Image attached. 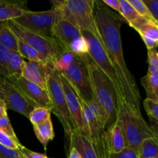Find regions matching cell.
Here are the masks:
<instances>
[{
	"instance_id": "obj_44",
	"label": "cell",
	"mask_w": 158,
	"mask_h": 158,
	"mask_svg": "<svg viewBox=\"0 0 158 158\" xmlns=\"http://www.w3.org/2000/svg\"><path fill=\"white\" fill-rule=\"evenodd\" d=\"M154 158H158V157H154Z\"/></svg>"
},
{
	"instance_id": "obj_34",
	"label": "cell",
	"mask_w": 158,
	"mask_h": 158,
	"mask_svg": "<svg viewBox=\"0 0 158 158\" xmlns=\"http://www.w3.org/2000/svg\"><path fill=\"white\" fill-rule=\"evenodd\" d=\"M148 72H158V53L157 48L148 50Z\"/></svg>"
},
{
	"instance_id": "obj_43",
	"label": "cell",
	"mask_w": 158,
	"mask_h": 158,
	"mask_svg": "<svg viewBox=\"0 0 158 158\" xmlns=\"http://www.w3.org/2000/svg\"><path fill=\"white\" fill-rule=\"evenodd\" d=\"M22 158H25V157H23V155H22Z\"/></svg>"
},
{
	"instance_id": "obj_20",
	"label": "cell",
	"mask_w": 158,
	"mask_h": 158,
	"mask_svg": "<svg viewBox=\"0 0 158 158\" xmlns=\"http://www.w3.org/2000/svg\"><path fill=\"white\" fill-rule=\"evenodd\" d=\"M0 45L10 51L18 52L17 37L9 26L7 21L0 22Z\"/></svg>"
},
{
	"instance_id": "obj_22",
	"label": "cell",
	"mask_w": 158,
	"mask_h": 158,
	"mask_svg": "<svg viewBox=\"0 0 158 158\" xmlns=\"http://www.w3.org/2000/svg\"><path fill=\"white\" fill-rule=\"evenodd\" d=\"M138 158H154L158 157L157 137L145 138L140 143L137 152Z\"/></svg>"
},
{
	"instance_id": "obj_18",
	"label": "cell",
	"mask_w": 158,
	"mask_h": 158,
	"mask_svg": "<svg viewBox=\"0 0 158 158\" xmlns=\"http://www.w3.org/2000/svg\"><path fill=\"white\" fill-rule=\"evenodd\" d=\"M25 11L22 2L0 0V22L15 19L21 16Z\"/></svg>"
},
{
	"instance_id": "obj_6",
	"label": "cell",
	"mask_w": 158,
	"mask_h": 158,
	"mask_svg": "<svg viewBox=\"0 0 158 158\" xmlns=\"http://www.w3.org/2000/svg\"><path fill=\"white\" fill-rule=\"evenodd\" d=\"M8 25L15 35L35 49L44 58L46 63L53 65L56 59L66 50L54 39L46 38L31 32L15 23L13 20L7 21Z\"/></svg>"
},
{
	"instance_id": "obj_42",
	"label": "cell",
	"mask_w": 158,
	"mask_h": 158,
	"mask_svg": "<svg viewBox=\"0 0 158 158\" xmlns=\"http://www.w3.org/2000/svg\"><path fill=\"white\" fill-rule=\"evenodd\" d=\"M3 77H0V84H1V81L2 80ZM0 100H2L3 101V97H2V92H1V88H0Z\"/></svg>"
},
{
	"instance_id": "obj_30",
	"label": "cell",
	"mask_w": 158,
	"mask_h": 158,
	"mask_svg": "<svg viewBox=\"0 0 158 158\" xmlns=\"http://www.w3.org/2000/svg\"><path fill=\"white\" fill-rule=\"evenodd\" d=\"M128 2H129L130 4L133 6V8L135 9L137 13L138 14L140 17L148 19L154 20V22H156L155 20L153 19V17L151 16V14H150L149 11L147 9L146 6H145L144 3H143V0H128ZM156 23H157V22H156Z\"/></svg>"
},
{
	"instance_id": "obj_7",
	"label": "cell",
	"mask_w": 158,
	"mask_h": 158,
	"mask_svg": "<svg viewBox=\"0 0 158 158\" xmlns=\"http://www.w3.org/2000/svg\"><path fill=\"white\" fill-rule=\"evenodd\" d=\"M60 19L55 9L43 12H32L26 10L19 18L13 19L16 24L31 32L53 39L52 29L56 23Z\"/></svg>"
},
{
	"instance_id": "obj_41",
	"label": "cell",
	"mask_w": 158,
	"mask_h": 158,
	"mask_svg": "<svg viewBox=\"0 0 158 158\" xmlns=\"http://www.w3.org/2000/svg\"><path fill=\"white\" fill-rule=\"evenodd\" d=\"M6 115H8L7 108H6V106L4 102L0 100V117H4Z\"/></svg>"
},
{
	"instance_id": "obj_16",
	"label": "cell",
	"mask_w": 158,
	"mask_h": 158,
	"mask_svg": "<svg viewBox=\"0 0 158 158\" xmlns=\"http://www.w3.org/2000/svg\"><path fill=\"white\" fill-rule=\"evenodd\" d=\"M80 36H82V33L80 28L63 19H59L52 29L54 40L68 50L70 43Z\"/></svg>"
},
{
	"instance_id": "obj_23",
	"label": "cell",
	"mask_w": 158,
	"mask_h": 158,
	"mask_svg": "<svg viewBox=\"0 0 158 158\" xmlns=\"http://www.w3.org/2000/svg\"><path fill=\"white\" fill-rule=\"evenodd\" d=\"M25 60L17 52L10 51L8 56L7 69L9 78L21 77Z\"/></svg>"
},
{
	"instance_id": "obj_19",
	"label": "cell",
	"mask_w": 158,
	"mask_h": 158,
	"mask_svg": "<svg viewBox=\"0 0 158 158\" xmlns=\"http://www.w3.org/2000/svg\"><path fill=\"white\" fill-rule=\"evenodd\" d=\"M33 130L37 139L43 146L45 151H46L49 142L53 140L55 137V133L51 118L47 119L43 123L34 125Z\"/></svg>"
},
{
	"instance_id": "obj_37",
	"label": "cell",
	"mask_w": 158,
	"mask_h": 158,
	"mask_svg": "<svg viewBox=\"0 0 158 158\" xmlns=\"http://www.w3.org/2000/svg\"><path fill=\"white\" fill-rule=\"evenodd\" d=\"M106 158H138L137 154L130 148H126L121 152L117 154H110L108 151L107 157Z\"/></svg>"
},
{
	"instance_id": "obj_13",
	"label": "cell",
	"mask_w": 158,
	"mask_h": 158,
	"mask_svg": "<svg viewBox=\"0 0 158 158\" xmlns=\"http://www.w3.org/2000/svg\"><path fill=\"white\" fill-rule=\"evenodd\" d=\"M7 80L21 89L31 100H33L39 106L49 108L52 111V105L46 89H43L38 85L26 80L22 76L12 77Z\"/></svg>"
},
{
	"instance_id": "obj_31",
	"label": "cell",
	"mask_w": 158,
	"mask_h": 158,
	"mask_svg": "<svg viewBox=\"0 0 158 158\" xmlns=\"http://www.w3.org/2000/svg\"><path fill=\"white\" fill-rule=\"evenodd\" d=\"M10 50L0 45V77L9 78V73L7 69V60Z\"/></svg>"
},
{
	"instance_id": "obj_4",
	"label": "cell",
	"mask_w": 158,
	"mask_h": 158,
	"mask_svg": "<svg viewBox=\"0 0 158 158\" xmlns=\"http://www.w3.org/2000/svg\"><path fill=\"white\" fill-rule=\"evenodd\" d=\"M60 19L80 29L97 33L94 19V0H63L51 2Z\"/></svg>"
},
{
	"instance_id": "obj_9",
	"label": "cell",
	"mask_w": 158,
	"mask_h": 158,
	"mask_svg": "<svg viewBox=\"0 0 158 158\" xmlns=\"http://www.w3.org/2000/svg\"><path fill=\"white\" fill-rule=\"evenodd\" d=\"M82 35L87 40L89 44V55L97 66L107 76L117 90L119 97H122L118 80L116 76L114 67L108 58L104 47L100 41L97 33H93L86 30L81 29Z\"/></svg>"
},
{
	"instance_id": "obj_17",
	"label": "cell",
	"mask_w": 158,
	"mask_h": 158,
	"mask_svg": "<svg viewBox=\"0 0 158 158\" xmlns=\"http://www.w3.org/2000/svg\"><path fill=\"white\" fill-rule=\"evenodd\" d=\"M103 138L108 151L110 154L121 152L126 148L123 131L117 120L112 126L104 131Z\"/></svg>"
},
{
	"instance_id": "obj_33",
	"label": "cell",
	"mask_w": 158,
	"mask_h": 158,
	"mask_svg": "<svg viewBox=\"0 0 158 158\" xmlns=\"http://www.w3.org/2000/svg\"><path fill=\"white\" fill-rule=\"evenodd\" d=\"M0 144L14 150H19V148L23 146L20 142L15 141L1 130H0Z\"/></svg>"
},
{
	"instance_id": "obj_21",
	"label": "cell",
	"mask_w": 158,
	"mask_h": 158,
	"mask_svg": "<svg viewBox=\"0 0 158 158\" xmlns=\"http://www.w3.org/2000/svg\"><path fill=\"white\" fill-rule=\"evenodd\" d=\"M141 84L147 93V98L158 102V72L148 73L141 78Z\"/></svg>"
},
{
	"instance_id": "obj_14",
	"label": "cell",
	"mask_w": 158,
	"mask_h": 158,
	"mask_svg": "<svg viewBox=\"0 0 158 158\" xmlns=\"http://www.w3.org/2000/svg\"><path fill=\"white\" fill-rule=\"evenodd\" d=\"M52 66H53L46 62L25 61L22 77L46 89L48 77Z\"/></svg>"
},
{
	"instance_id": "obj_3",
	"label": "cell",
	"mask_w": 158,
	"mask_h": 158,
	"mask_svg": "<svg viewBox=\"0 0 158 158\" xmlns=\"http://www.w3.org/2000/svg\"><path fill=\"white\" fill-rule=\"evenodd\" d=\"M117 121L120 125L124 136L126 148L137 154L140 143L145 138L157 137L151 126L147 123L142 116L127 103L124 98L118 97Z\"/></svg>"
},
{
	"instance_id": "obj_28",
	"label": "cell",
	"mask_w": 158,
	"mask_h": 158,
	"mask_svg": "<svg viewBox=\"0 0 158 158\" xmlns=\"http://www.w3.org/2000/svg\"><path fill=\"white\" fill-rule=\"evenodd\" d=\"M51 113H52V111L49 108L43 107V106H37V107L34 108L32 112L29 114L28 119H29L32 126H34V125L43 123L47 119L51 118Z\"/></svg>"
},
{
	"instance_id": "obj_26",
	"label": "cell",
	"mask_w": 158,
	"mask_h": 158,
	"mask_svg": "<svg viewBox=\"0 0 158 158\" xmlns=\"http://www.w3.org/2000/svg\"><path fill=\"white\" fill-rule=\"evenodd\" d=\"M143 106L147 111L151 123V129L157 135L158 124V102L146 98L143 100Z\"/></svg>"
},
{
	"instance_id": "obj_10",
	"label": "cell",
	"mask_w": 158,
	"mask_h": 158,
	"mask_svg": "<svg viewBox=\"0 0 158 158\" xmlns=\"http://www.w3.org/2000/svg\"><path fill=\"white\" fill-rule=\"evenodd\" d=\"M0 88L3 97V102L7 109L12 110L29 118V114L32 110L40 106L21 89L9 82L6 78H2Z\"/></svg>"
},
{
	"instance_id": "obj_8",
	"label": "cell",
	"mask_w": 158,
	"mask_h": 158,
	"mask_svg": "<svg viewBox=\"0 0 158 158\" xmlns=\"http://www.w3.org/2000/svg\"><path fill=\"white\" fill-rule=\"evenodd\" d=\"M62 74L67 79L82 100L85 102L92 100L93 90L85 55H77L75 61L69 65Z\"/></svg>"
},
{
	"instance_id": "obj_32",
	"label": "cell",
	"mask_w": 158,
	"mask_h": 158,
	"mask_svg": "<svg viewBox=\"0 0 158 158\" xmlns=\"http://www.w3.org/2000/svg\"><path fill=\"white\" fill-rule=\"evenodd\" d=\"M0 130L2 131L3 132L6 133V134H7V135H9L10 137H12V138L13 139V140H15V141L19 142L16 134H15V131H14L13 127H12V124H11L10 120H9L8 115L0 117Z\"/></svg>"
},
{
	"instance_id": "obj_15",
	"label": "cell",
	"mask_w": 158,
	"mask_h": 158,
	"mask_svg": "<svg viewBox=\"0 0 158 158\" xmlns=\"http://www.w3.org/2000/svg\"><path fill=\"white\" fill-rule=\"evenodd\" d=\"M141 36L148 50L156 49L158 43V23L140 17L131 26Z\"/></svg>"
},
{
	"instance_id": "obj_38",
	"label": "cell",
	"mask_w": 158,
	"mask_h": 158,
	"mask_svg": "<svg viewBox=\"0 0 158 158\" xmlns=\"http://www.w3.org/2000/svg\"><path fill=\"white\" fill-rule=\"evenodd\" d=\"M19 151L25 158H48L46 154H40V153L35 152L29 150L26 147L23 146L19 148Z\"/></svg>"
},
{
	"instance_id": "obj_35",
	"label": "cell",
	"mask_w": 158,
	"mask_h": 158,
	"mask_svg": "<svg viewBox=\"0 0 158 158\" xmlns=\"http://www.w3.org/2000/svg\"><path fill=\"white\" fill-rule=\"evenodd\" d=\"M0 158H22L19 150L8 148L0 144Z\"/></svg>"
},
{
	"instance_id": "obj_40",
	"label": "cell",
	"mask_w": 158,
	"mask_h": 158,
	"mask_svg": "<svg viewBox=\"0 0 158 158\" xmlns=\"http://www.w3.org/2000/svg\"><path fill=\"white\" fill-rule=\"evenodd\" d=\"M68 158H82L80 153L73 148H69V153L68 155Z\"/></svg>"
},
{
	"instance_id": "obj_2",
	"label": "cell",
	"mask_w": 158,
	"mask_h": 158,
	"mask_svg": "<svg viewBox=\"0 0 158 158\" xmlns=\"http://www.w3.org/2000/svg\"><path fill=\"white\" fill-rule=\"evenodd\" d=\"M89 71L93 97L103 108L106 117L105 131L112 126L117 120L119 94L107 76L93 61L89 54L85 55Z\"/></svg>"
},
{
	"instance_id": "obj_29",
	"label": "cell",
	"mask_w": 158,
	"mask_h": 158,
	"mask_svg": "<svg viewBox=\"0 0 158 158\" xmlns=\"http://www.w3.org/2000/svg\"><path fill=\"white\" fill-rule=\"evenodd\" d=\"M69 50L72 51L77 55L89 54V44L87 40L83 35L76 39L69 45Z\"/></svg>"
},
{
	"instance_id": "obj_36",
	"label": "cell",
	"mask_w": 158,
	"mask_h": 158,
	"mask_svg": "<svg viewBox=\"0 0 158 158\" xmlns=\"http://www.w3.org/2000/svg\"><path fill=\"white\" fill-rule=\"evenodd\" d=\"M143 2L153 19L158 23V0H143Z\"/></svg>"
},
{
	"instance_id": "obj_25",
	"label": "cell",
	"mask_w": 158,
	"mask_h": 158,
	"mask_svg": "<svg viewBox=\"0 0 158 158\" xmlns=\"http://www.w3.org/2000/svg\"><path fill=\"white\" fill-rule=\"evenodd\" d=\"M118 12L122 18L126 20L130 26H132L140 17L137 13L135 9L133 8V6L130 4L128 0H120Z\"/></svg>"
},
{
	"instance_id": "obj_12",
	"label": "cell",
	"mask_w": 158,
	"mask_h": 158,
	"mask_svg": "<svg viewBox=\"0 0 158 158\" xmlns=\"http://www.w3.org/2000/svg\"><path fill=\"white\" fill-rule=\"evenodd\" d=\"M63 93H64L65 100L69 114L75 123L77 129L79 131H84V126L83 122V111H82L81 100L80 96L75 90L72 85L69 83L67 79L62 73H60Z\"/></svg>"
},
{
	"instance_id": "obj_24",
	"label": "cell",
	"mask_w": 158,
	"mask_h": 158,
	"mask_svg": "<svg viewBox=\"0 0 158 158\" xmlns=\"http://www.w3.org/2000/svg\"><path fill=\"white\" fill-rule=\"evenodd\" d=\"M17 44H18V53L23 58L27 59L28 61L46 62L44 58L34 48L19 37H17Z\"/></svg>"
},
{
	"instance_id": "obj_27",
	"label": "cell",
	"mask_w": 158,
	"mask_h": 158,
	"mask_svg": "<svg viewBox=\"0 0 158 158\" xmlns=\"http://www.w3.org/2000/svg\"><path fill=\"white\" fill-rule=\"evenodd\" d=\"M77 57V54L74 53L70 50L63 51L54 61L53 63V67L58 71L60 73L64 72L65 69L67 68L69 65L73 63Z\"/></svg>"
},
{
	"instance_id": "obj_45",
	"label": "cell",
	"mask_w": 158,
	"mask_h": 158,
	"mask_svg": "<svg viewBox=\"0 0 158 158\" xmlns=\"http://www.w3.org/2000/svg\"><path fill=\"white\" fill-rule=\"evenodd\" d=\"M48 158H49V157H48Z\"/></svg>"
},
{
	"instance_id": "obj_11",
	"label": "cell",
	"mask_w": 158,
	"mask_h": 158,
	"mask_svg": "<svg viewBox=\"0 0 158 158\" xmlns=\"http://www.w3.org/2000/svg\"><path fill=\"white\" fill-rule=\"evenodd\" d=\"M68 142L70 148H75L80 153L82 158L107 157L108 150L103 135L100 140L94 141L84 132L75 130L71 133Z\"/></svg>"
},
{
	"instance_id": "obj_1",
	"label": "cell",
	"mask_w": 158,
	"mask_h": 158,
	"mask_svg": "<svg viewBox=\"0 0 158 158\" xmlns=\"http://www.w3.org/2000/svg\"><path fill=\"white\" fill-rule=\"evenodd\" d=\"M94 19L99 38L115 71L122 97L137 112L141 113V96L135 79L127 68L123 56L120 35L122 19L105 6L102 1L94 0Z\"/></svg>"
},
{
	"instance_id": "obj_39",
	"label": "cell",
	"mask_w": 158,
	"mask_h": 158,
	"mask_svg": "<svg viewBox=\"0 0 158 158\" xmlns=\"http://www.w3.org/2000/svg\"><path fill=\"white\" fill-rule=\"evenodd\" d=\"M102 2L107 6L108 8H111L114 10L118 12L119 11V4H120V0H103Z\"/></svg>"
},
{
	"instance_id": "obj_5",
	"label": "cell",
	"mask_w": 158,
	"mask_h": 158,
	"mask_svg": "<svg viewBox=\"0 0 158 158\" xmlns=\"http://www.w3.org/2000/svg\"><path fill=\"white\" fill-rule=\"evenodd\" d=\"M46 89L52 105V112L61 122L69 141L71 133L77 129L66 106L60 73L53 66L49 71Z\"/></svg>"
}]
</instances>
